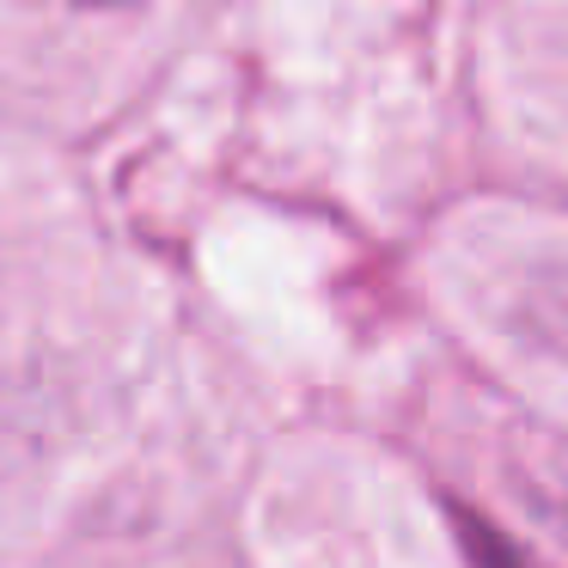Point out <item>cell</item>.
I'll return each mask as SVG.
<instances>
[{
  "instance_id": "obj_2",
  "label": "cell",
  "mask_w": 568,
  "mask_h": 568,
  "mask_svg": "<svg viewBox=\"0 0 568 568\" xmlns=\"http://www.w3.org/2000/svg\"><path fill=\"white\" fill-rule=\"evenodd\" d=\"M68 7H141V0H68Z\"/></svg>"
},
{
  "instance_id": "obj_1",
  "label": "cell",
  "mask_w": 568,
  "mask_h": 568,
  "mask_svg": "<svg viewBox=\"0 0 568 568\" xmlns=\"http://www.w3.org/2000/svg\"><path fill=\"white\" fill-rule=\"evenodd\" d=\"M458 531H465V550H470V568H538L519 544H507L501 531H489L483 519H465L458 514Z\"/></svg>"
}]
</instances>
